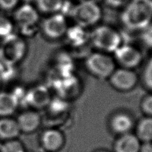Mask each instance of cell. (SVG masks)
I'll use <instances>...</instances> for the list:
<instances>
[{
	"mask_svg": "<svg viewBox=\"0 0 152 152\" xmlns=\"http://www.w3.org/2000/svg\"><path fill=\"white\" fill-rule=\"evenodd\" d=\"M121 21L131 30H142L152 22V0H131L122 13Z\"/></svg>",
	"mask_w": 152,
	"mask_h": 152,
	"instance_id": "6da1fadb",
	"label": "cell"
},
{
	"mask_svg": "<svg viewBox=\"0 0 152 152\" xmlns=\"http://www.w3.org/2000/svg\"><path fill=\"white\" fill-rule=\"evenodd\" d=\"M94 47L105 52H114L121 44V37L115 29L107 26L97 27L90 34Z\"/></svg>",
	"mask_w": 152,
	"mask_h": 152,
	"instance_id": "7a4b0ae2",
	"label": "cell"
},
{
	"mask_svg": "<svg viewBox=\"0 0 152 152\" xmlns=\"http://www.w3.org/2000/svg\"><path fill=\"white\" fill-rule=\"evenodd\" d=\"M70 15L77 25L83 28L94 25L101 18V10L93 0H84L72 8Z\"/></svg>",
	"mask_w": 152,
	"mask_h": 152,
	"instance_id": "3957f363",
	"label": "cell"
},
{
	"mask_svg": "<svg viewBox=\"0 0 152 152\" xmlns=\"http://www.w3.org/2000/svg\"><path fill=\"white\" fill-rule=\"evenodd\" d=\"M26 45L24 41L11 34L4 37L0 47V58L5 63L13 66L25 55Z\"/></svg>",
	"mask_w": 152,
	"mask_h": 152,
	"instance_id": "277c9868",
	"label": "cell"
},
{
	"mask_svg": "<svg viewBox=\"0 0 152 152\" xmlns=\"http://www.w3.org/2000/svg\"><path fill=\"white\" fill-rule=\"evenodd\" d=\"M86 66L91 74L101 79L109 77L115 70L113 59L103 53L90 54L86 58Z\"/></svg>",
	"mask_w": 152,
	"mask_h": 152,
	"instance_id": "5b68a950",
	"label": "cell"
},
{
	"mask_svg": "<svg viewBox=\"0 0 152 152\" xmlns=\"http://www.w3.org/2000/svg\"><path fill=\"white\" fill-rule=\"evenodd\" d=\"M15 20L21 27L24 34H32L39 20L37 11L30 5L26 4L20 7L15 13Z\"/></svg>",
	"mask_w": 152,
	"mask_h": 152,
	"instance_id": "8992f818",
	"label": "cell"
},
{
	"mask_svg": "<svg viewBox=\"0 0 152 152\" xmlns=\"http://www.w3.org/2000/svg\"><path fill=\"white\" fill-rule=\"evenodd\" d=\"M117 61L123 67L130 69L137 67L142 61V55L140 51L129 45H120L114 51Z\"/></svg>",
	"mask_w": 152,
	"mask_h": 152,
	"instance_id": "52a82bcc",
	"label": "cell"
},
{
	"mask_svg": "<svg viewBox=\"0 0 152 152\" xmlns=\"http://www.w3.org/2000/svg\"><path fill=\"white\" fill-rule=\"evenodd\" d=\"M42 29L46 36L51 39L61 37L68 29L66 18L61 13H54L43 21Z\"/></svg>",
	"mask_w": 152,
	"mask_h": 152,
	"instance_id": "ba28073f",
	"label": "cell"
},
{
	"mask_svg": "<svg viewBox=\"0 0 152 152\" xmlns=\"http://www.w3.org/2000/svg\"><path fill=\"white\" fill-rule=\"evenodd\" d=\"M111 83L117 89L129 91L135 88L137 83V75L131 69L121 68L115 70L109 77Z\"/></svg>",
	"mask_w": 152,
	"mask_h": 152,
	"instance_id": "9c48e42d",
	"label": "cell"
},
{
	"mask_svg": "<svg viewBox=\"0 0 152 152\" xmlns=\"http://www.w3.org/2000/svg\"><path fill=\"white\" fill-rule=\"evenodd\" d=\"M16 121L21 132L32 133L39 127L41 118L36 112L29 110L21 113Z\"/></svg>",
	"mask_w": 152,
	"mask_h": 152,
	"instance_id": "30bf717a",
	"label": "cell"
},
{
	"mask_svg": "<svg viewBox=\"0 0 152 152\" xmlns=\"http://www.w3.org/2000/svg\"><path fill=\"white\" fill-rule=\"evenodd\" d=\"M41 137L43 147L48 151H57L61 150L64 145V135L58 129H50L46 130Z\"/></svg>",
	"mask_w": 152,
	"mask_h": 152,
	"instance_id": "8fae6325",
	"label": "cell"
},
{
	"mask_svg": "<svg viewBox=\"0 0 152 152\" xmlns=\"http://www.w3.org/2000/svg\"><path fill=\"white\" fill-rule=\"evenodd\" d=\"M20 133L16 119L10 117L0 118V140L4 142L17 139Z\"/></svg>",
	"mask_w": 152,
	"mask_h": 152,
	"instance_id": "7c38bea8",
	"label": "cell"
},
{
	"mask_svg": "<svg viewBox=\"0 0 152 152\" xmlns=\"http://www.w3.org/2000/svg\"><path fill=\"white\" fill-rule=\"evenodd\" d=\"M141 141L137 135L127 133L121 135L115 143V152H139Z\"/></svg>",
	"mask_w": 152,
	"mask_h": 152,
	"instance_id": "4fadbf2b",
	"label": "cell"
},
{
	"mask_svg": "<svg viewBox=\"0 0 152 152\" xmlns=\"http://www.w3.org/2000/svg\"><path fill=\"white\" fill-rule=\"evenodd\" d=\"M18 105V99L12 92L0 91V118L12 115Z\"/></svg>",
	"mask_w": 152,
	"mask_h": 152,
	"instance_id": "5bb4252c",
	"label": "cell"
},
{
	"mask_svg": "<svg viewBox=\"0 0 152 152\" xmlns=\"http://www.w3.org/2000/svg\"><path fill=\"white\" fill-rule=\"evenodd\" d=\"M84 28H85L78 25L68 28L65 34L66 35L68 42L73 47H82L90 38V35L88 34Z\"/></svg>",
	"mask_w": 152,
	"mask_h": 152,
	"instance_id": "9a60e30c",
	"label": "cell"
},
{
	"mask_svg": "<svg viewBox=\"0 0 152 152\" xmlns=\"http://www.w3.org/2000/svg\"><path fill=\"white\" fill-rule=\"evenodd\" d=\"M134 121L131 117L126 113L117 114L111 121V127L117 134L123 135L129 133L132 129Z\"/></svg>",
	"mask_w": 152,
	"mask_h": 152,
	"instance_id": "2e32d148",
	"label": "cell"
},
{
	"mask_svg": "<svg viewBox=\"0 0 152 152\" xmlns=\"http://www.w3.org/2000/svg\"><path fill=\"white\" fill-rule=\"evenodd\" d=\"M137 137L143 142H152V117L148 116L139 121L137 129Z\"/></svg>",
	"mask_w": 152,
	"mask_h": 152,
	"instance_id": "e0dca14e",
	"label": "cell"
},
{
	"mask_svg": "<svg viewBox=\"0 0 152 152\" xmlns=\"http://www.w3.org/2000/svg\"><path fill=\"white\" fill-rule=\"evenodd\" d=\"M64 0H36L37 7L40 12L56 13L63 8Z\"/></svg>",
	"mask_w": 152,
	"mask_h": 152,
	"instance_id": "ac0fdd59",
	"label": "cell"
},
{
	"mask_svg": "<svg viewBox=\"0 0 152 152\" xmlns=\"http://www.w3.org/2000/svg\"><path fill=\"white\" fill-rule=\"evenodd\" d=\"M0 152H26L24 145L17 139L4 141L0 145Z\"/></svg>",
	"mask_w": 152,
	"mask_h": 152,
	"instance_id": "d6986e66",
	"label": "cell"
},
{
	"mask_svg": "<svg viewBox=\"0 0 152 152\" xmlns=\"http://www.w3.org/2000/svg\"><path fill=\"white\" fill-rule=\"evenodd\" d=\"M12 23L7 18L0 16V36L6 37L12 34Z\"/></svg>",
	"mask_w": 152,
	"mask_h": 152,
	"instance_id": "ffe728a7",
	"label": "cell"
},
{
	"mask_svg": "<svg viewBox=\"0 0 152 152\" xmlns=\"http://www.w3.org/2000/svg\"><path fill=\"white\" fill-rule=\"evenodd\" d=\"M142 30V39L143 42L148 48H152V22Z\"/></svg>",
	"mask_w": 152,
	"mask_h": 152,
	"instance_id": "44dd1931",
	"label": "cell"
},
{
	"mask_svg": "<svg viewBox=\"0 0 152 152\" xmlns=\"http://www.w3.org/2000/svg\"><path fill=\"white\" fill-rule=\"evenodd\" d=\"M144 80L146 85L152 89V57L145 67L144 72Z\"/></svg>",
	"mask_w": 152,
	"mask_h": 152,
	"instance_id": "7402d4cb",
	"label": "cell"
},
{
	"mask_svg": "<svg viewBox=\"0 0 152 152\" xmlns=\"http://www.w3.org/2000/svg\"><path fill=\"white\" fill-rule=\"evenodd\" d=\"M142 107L143 112L147 114L148 116L152 117V94L145 97L142 102Z\"/></svg>",
	"mask_w": 152,
	"mask_h": 152,
	"instance_id": "603a6c76",
	"label": "cell"
},
{
	"mask_svg": "<svg viewBox=\"0 0 152 152\" xmlns=\"http://www.w3.org/2000/svg\"><path fill=\"white\" fill-rule=\"evenodd\" d=\"M18 0H0V6L5 10H11L18 4Z\"/></svg>",
	"mask_w": 152,
	"mask_h": 152,
	"instance_id": "cb8c5ba5",
	"label": "cell"
},
{
	"mask_svg": "<svg viewBox=\"0 0 152 152\" xmlns=\"http://www.w3.org/2000/svg\"><path fill=\"white\" fill-rule=\"evenodd\" d=\"M106 2L111 7H119L127 4L128 0H106Z\"/></svg>",
	"mask_w": 152,
	"mask_h": 152,
	"instance_id": "d4e9b609",
	"label": "cell"
},
{
	"mask_svg": "<svg viewBox=\"0 0 152 152\" xmlns=\"http://www.w3.org/2000/svg\"><path fill=\"white\" fill-rule=\"evenodd\" d=\"M139 152H152V142H143L141 144Z\"/></svg>",
	"mask_w": 152,
	"mask_h": 152,
	"instance_id": "484cf974",
	"label": "cell"
},
{
	"mask_svg": "<svg viewBox=\"0 0 152 152\" xmlns=\"http://www.w3.org/2000/svg\"><path fill=\"white\" fill-rule=\"evenodd\" d=\"M1 83H2V79L1 77H0V86L1 85Z\"/></svg>",
	"mask_w": 152,
	"mask_h": 152,
	"instance_id": "4316f807",
	"label": "cell"
},
{
	"mask_svg": "<svg viewBox=\"0 0 152 152\" xmlns=\"http://www.w3.org/2000/svg\"><path fill=\"white\" fill-rule=\"evenodd\" d=\"M97 152H108L107 151H97Z\"/></svg>",
	"mask_w": 152,
	"mask_h": 152,
	"instance_id": "83f0119b",
	"label": "cell"
}]
</instances>
